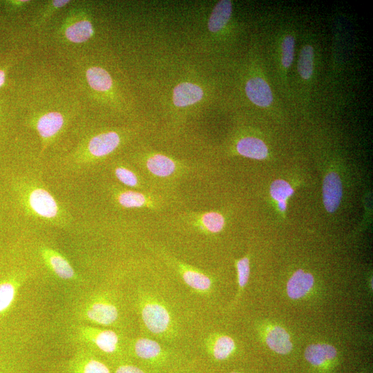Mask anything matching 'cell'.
<instances>
[{"label": "cell", "mask_w": 373, "mask_h": 373, "mask_svg": "<svg viewBox=\"0 0 373 373\" xmlns=\"http://www.w3.org/2000/svg\"><path fill=\"white\" fill-rule=\"evenodd\" d=\"M75 338L79 349L87 350L102 358H111L114 361L119 358L121 349L119 336L113 330L80 325L75 330Z\"/></svg>", "instance_id": "obj_1"}, {"label": "cell", "mask_w": 373, "mask_h": 373, "mask_svg": "<svg viewBox=\"0 0 373 373\" xmlns=\"http://www.w3.org/2000/svg\"><path fill=\"white\" fill-rule=\"evenodd\" d=\"M138 306L143 323L151 333L164 335L172 330L171 315L158 299L151 295L142 294L138 299Z\"/></svg>", "instance_id": "obj_2"}, {"label": "cell", "mask_w": 373, "mask_h": 373, "mask_svg": "<svg viewBox=\"0 0 373 373\" xmlns=\"http://www.w3.org/2000/svg\"><path fill=\"white\" fill-rule=\"evenodd\" d=\"M80 318L93 325L109 326L118 319L117 305L108 296L96 294L83 304L79 312Z\"/></svg>", "instance_id": "obj_3"}, {"label": "cell", "mask_w": 373, "mask_h": 373, "mask_svg": "<svg viewBox=\"0 0 373 373\" xmlns=\"http://www.w3.org/2000/svg\"><path fill=\"white\" fill-rule=\"evenodd\" d=\"M22 201L30 213L50 222H58L61 210L55 198L46 189L33 186L22 194Z\"/></svg>", "instance_id": "obj_4"}, {"label": "cell", "mask_w": 373, "mask_h": 373, "mask_svg": "<svg viewBox=\"0 0 373 373\" xmlns=\"http://www.w3.org/2000/svg\"><path fill=\"white\" fill-rule=\"evenodd\" d=\"M122 139V134L116 131L98 133L82 144L77 157L84 162L105 157L121 145Z\"/></svg>", "instance_id": "obj_5"}, {"label": "cell", "mask_w": 373, "mask_h": 373, "mask_svg": "<svg viewBox=\"0 0 373 373\" xmlns=\"http://www.w3.org/2000/svg\"><path fill=\"white\" fill-rule=\"evenodd\" d=\"M66 123L65 115L58 111H44L31 119L30 124L41 139L42 151L57 137Z\"/></svg>", "instance_id": "obj_6"}, {"label": "cell", "mask_w": 373, "mask_h": 373, "mask_svg": "<svg viewBox=\"0 0 373 373\" xmlns=\"http://www.w3.org/2000/svg\"><path fill=\"white\" fill-rule=\"evenodd\" d=\"M59 373H113V370L104 359L87 350L79 349L61 365Z\"/></svg>", "instance_id": "obj_7"}, {"label": "cell", "mask_w": 373, "mask_h": 373, "mask_svg": "<svg viewBox=\"0 0 373 373\" xmlns=\"http://www.w3.org/2000/svg\"><path fill=\"white\" fill-rule=\"evenodd\" d=\"M62 32L66 39L73 44H81L89 40L94 34L93 25L84 13H72L64 23Z\"/></svg>", "instance_id": "obj_8"}, {"label": "cell", "mask_w": 373, "mask_h": 373, "mask_svg": "<svg viewBox=\"0 0 373 373\" xmlns=\"http://www.w3.org/2000/svg\"><path fill=\"white\" fill-rule=\"evenodd\" d=\"M86 84L95 95L109 97L115 91L114 80L110 73L100 66L91 65L84 70Z\"/></svg>", "instance_id": "obj_9"}, {"label": "cell", "mask_w": 373, "mask_h": 373, "mask_svg": "<svg viewBox=\"0 0 373 373\" xmlns=\"http://www.w3.org/2000/svg\"><path fill=\"white\" fill-rule=\"evenodd\" d=\"M204 95V89L200 84L191 81H183L174 87L171 99L174 107L185 108L202 101Z\"/></svg>", "instance_id": "obj_10"}, {"label": "cell", "mask_w": 373, "mask_h": 373, "mask_svg": "<svg viewBox=\"0 0 373 373\" xmlns=\"http://www.w3.org/2000/svg\"><path fill=\"white\" fill-rule=\"evenodd\" d=\"M178 271L183 281L199 294H208L212 288V279L204 272L180 262H176Z\"/></svg>", "instance_id": "obj_11"}, {"label": "cell", "mask_w": 373, "mask_h": 373, "mask_svg": "<svg viewBox=\"0 0 373 373\" xmlns=\"http://www.w3.org/2000/svg\"><path fill=\"white\" fill-rule=\"evenodd\" d=\"M41 257L52 273L63 280H75L76 273L68 260L56 250L49 247H42Z\"/></svg>", "instance_id": "obj_12"}, {"label": "cell", "mask_w": 373, "mask_h": 373, "mask_svg": "<svg viewBox=\"0 0 373 373\" xmlns=\"http://www.w3.org/2000/svg\"><path fill=\"white\" fill-rule=\"evenodd\" d=\"M131 349L135 357L149 363H161L166 357L162 346L150 338H140L135 340Z\"/></svg>", "instance_id": "obj_13"}, {"label": "cell", "mask_w": 373, "mask_h": 373, "mask_svg": "<svg viewBox=\"0 0 373 373\" xmlns=\"http://www.w3.org/2000/svg\"><path fill=\"white\" fill-rule=\"evenodd\" d=\"M245 90L248 99L258 106L267 107L273 102V95L269 84L260 77L248 79Z\"/></svg>", "instance_id": "obj_14"}, {"label": "cell", "mask_w": 373, "mask_h": 373, "mask_svg": "<svg viewBox=\"0 0 373 373\" xmlns=\"http://www.w3.org/2000/svg\"><path fill=\"white\" fill-rule=\"evenodd\" d=\"M205 345L209 354L218 361L228 359L236 350L234 340L224 334L210 335L206 340Z\"/></svg>", "instance_id": "obj_15"}, {"label": "cell", "mask_w": 373, "mask_h": 373, "mask_svg": "<svg viewBox=\"0 0 373 373\" xmlns=\"http://www.w3.org/2000/svg\"><path fill=\"white\" fill-rule=\"evenodd\" d=\"M323 202L326 210L334 212L338 207L342 197V184L338 174L329 173L323 184Z\"/></svg>", "instance_id": "obj_16"}, {"label": "cell", "mask_w": 373, "mask_h": 373, "mask_svg": "<svg viewBox=\"0 0 373 373\" xmlns=\"http://www.w3.org/2000/svg\"><path fill=\"white\" fill-rule=\"evenodd\" d=\"M305 358L312 365L321 367L333 362L336 356V348L327 343H315L308 345L305 350Z\"/></svg>", "instance_id": "obj_17"}, {"label": "cell", "mask_w": 373, "mask_h": 373, "mask_svg": "<svg viewBox=\"0 0 373 373\" xmlns=\"http://www.w3.org/2000/svg\"><path fill=\"white\" fill-rule=\"evenodd\" d=\"M314 283L313 276L302 269L294 273L287 283V293L291 299L305 296L312 289Z\"/></svg>", "instance_id": "obj_18"}, {"label": "cell", "mask_w": 373, "mask_h": 373, "mask_svg": "<svg viewBox=\"0 0 373 373\" xmlns=\"http://www.w3.org/2000/svg\"><path fill=\"white\" fill-rule=\"evenodd\" d=\"M232 11L231 1H219L213 7L209 17L208 30L212 34L218 33L222 30L229 21Z\"/></svg>", "instance_id": "obj_19"}, {"label": "cell", "mask_w": 373, "mask_h": 373, "mask_svg": "<svg viewBox=\"0 0 373 373\" xmlns=\"http://www.w3.org/2000/svg\"><path fill=\"white\" fill-rule=\"evenodd\" d=\"M265 341L268 347L280 354H287L292 350V343L288 332L282 327H271L265 335Z\"/></svg>", "instance_id": "obj_20"}, {"label": "cell", "mask_w": 373, "mask_h": 373, "mask_svg": "<svg viewBox=\"0 0 373 373\" xmlns=\"http://www.w3.org/2000/svg\"><path fill=\"white\" fill-rule=\"evenodd\" d=\"M236 151L241 155L256 160H262L268 154L266 144L254 137H245L239 140L236 144Z\"/></svg>", "instance_id": "obj_21"}, {"label": "cell", "mask_w": 373, "mask_h": 373, "mask_svg": "<svg viewBox=\"0 0 373 373\" xmlns=\"http://www.w3.org/2000/svg\"><path fill=\"white\" fill-rule=\"evenodd\" d=\"M146 166L151 173L160 177L171 175L177 167L175 160L161 153L151 154L146 158Z\"/></svg>", "instance_id": "obj_22"}, {"label": "cell", "mask_w": 373, "mask_h": 373, "mask_svg": "<svg viewBox=\"0 0 373 373\" xmlns=\"http://www.w3.org/2000/svg\"><path fill=\"white\" fill-rule=\"evenodd\" d=\"M21 281V278L15 276L0 281V316L6 313L12 305Z\"/></svg>", "instance_id": "obj_23"}, {"label": "cell", "mask_w": 373, "mask_h": 373, "mask_svg": "<svg viewBox=\"0 0 373 373\" xmlns=\"http://www.w3.org/2000/svg\"><path fill=\"white\" fill-rule=\"evenodd\" d=\"M314 70V50L312 46H304L300 51L298 71L300 77L305 80L311 78Z\"/></svg>", "instance_id": "obj_24"}, {"label": "cell", "mask_w": 373, "mask_h": 373, "mask_svg": "<svg viewBox=\"0 0 373 373\" xmlns=\"http://www.w3.org/2000/svg\"><path fill=\"white\" fill-rule=\"evenodd\" d=\"M117 200L125 208H140L148 204V200L144 194L132 191L120 192Z\"/></svg>", "instance_id": "obj_25"}, {"label": "cell", "mask_w": 373, "mask_h": 373, "mask_svg": "<svg viewBox=\"0 0 373 373\" xmlns=\"http://www.w3.org/2000/svg\"><path fill=\"white\" fill-rule=\"evenodd\" d=\"M200 223L204 229L211 233L220 231L224 224L223 216L217 212H208L204 213L200 218Z\"/></svg>", "instance_id": "obj_26"}, {"label": "cell", "mask_w": 373, "mask_h": 373, "mask_svg": "<svg viewBox=\"0 0 373 373\" xmlns=\"http://www.w3.org/2000/svg\"><path fill=\"white\" fill-rule=\"evenodd\" d=\"M70 3L68 0H53L48 1L42 9L35 21L36 26H41L50 18L54 13Z\"/></svg>", "instance_id": "obj_27"}, {"label": "cell", "mask_w": 373, "mask_h": 373, "mask_svg": "<svg viewBox=\"0 0 373 373\" xmlns=\"http://www.w3.org/2000/svg\"><path fill=\"white\" fill-rule=\"evenodd\" d=\"M293 193L294 190L290 184L283 180H275L270 186L271 195L278 202L286 201Z\"/></svg>", "instance_id": "obj_28"}, {"label": "cell", "mask_w": 373, "mask_h": 373, "mask_svg": "<svg viewBox=\"0 0 373 373\" xmlns=\"http://www.w3.org/2000/svg\"><path fill=\"white\" fill-rule=\"evenodd\" d=\"M236 269L238 274V293L236 299L240 296L241 291L246 286L250 272L249 259L248 257H244L236 262Z\"/></svg>", "instance_id": "obj_29"}, {"label": "cell", "mask_w": 373, "mask_h": 373, "mask_svg": "<svg viewBox=\"0 0 373 373\" xmlns=\"http://www.w3.org/2000/svg\"><path fill=\"white\" fill-rule=\"evenodd\" d=\"M294 38L293 36L287 35L282 43V64L283 66L287 68H289L294 59Z\"/></svg>", "instance_id": "obj_30"}, {"label": "cell", "mask_w": 373, "mask_h": 373, "mask_svg": "<svg viewBox=\"0 0 373 373\" xmlns=\"http://www.w3.org/2000/svg\"><path fill=\"white\" fill-rule=\"evenodd\" d=\"M115 174L117 180L124 185L131 187H135L138 185V179L136 175L126 167H116Z\"/></svg>", "instance_id": "obj_31"}, {"label": "cell", "mask_w": 373, "mask_h": 373, "mask_svg": "<svg viewBox=\"0 0 373 373\" xmlns=\"http://www.w3.org/2000/svg\"><path fill=\"white\" fill-rule=\"evenodd\" d=\"M113 373H146L142 368L126 361L116 363Z\"/></svg>", "instance_id": "obj_32"}, {"label": "cell", "mask_w": 373, "mask_h": 373, "mask_svg": "<svg viewBox=\"0 0 373 373\" xmlns=\"http://www.w3.org/2000/svg\"><path fill=\"white\" fill-rule=\"evenodd\" d=\"M6 80V73L3 69H0V88L3 85Z\"/></svg>", "instance_id": "obj_33"}, {"label": "cell", "mask_w": 373, "mask_h": 373, "mask_svg": "<svg viewBox=\"0 0 373 373\" xmlns=\"http://www.w3.org/2000/svg\"><path fill=\"white\" fill-rule=\"evenodd\" d=\"M278 207L280 211H284L286 209V201L278 202Z\"/></svg>", "instance_id": "obj_34"}, {"label": "cell", "mask_w": 373, "mask_h": 373, "mask_svg": "<svg viewBox=\"0 0 373 373\" xmlns=\"http://www.w3.org/2000/svg\"><path fill=\"white\" fill-rule=\"evenodd\" d=\"M229 373H239L238 372H229Z\"/></svg>", "instance_id": "obj_35"}]
</instances>
